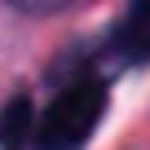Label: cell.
I'll return each instance as SVG.
<instances>
[{"instance_id": "obj_1", "label": "cell", "mask_w": 150, "mask_h": 150, "mask_svg": "<svg viewBox=\"0 0 150 150\" xmlns=\"http://www.w3.org/2000/svg\"><path fill=\"white\" fill-rule=\"evenodd\" d=\"M106 110V84L102 80H75L66 84L49 110L40 115V132H35V150H75L80 141H88V132L97 128Z\"/></svg>"}, {"instance_id": "obj_2", "label": "cell", "mask_w": 150, "mask_h": 150, "mask_svg": "<svg viewBox=\"0 0 150 150\" xmlns=\"http://www.w3.org/2000/svg\"><path fill=\"white\" fill-rule=\"evenodd\" d=\"M115 49L124 62H150V0H128L115 31Z\"/></svg>"}, {"instance_id": "obj_3", "label": "cell", "mask_w": 150, "mask_h": 150, "mask_svg": "<svg viewBox=\"0 0 150 150\" xmlns=\"http://www.w3.org/2000/svg\"><path fill=\"white\" fill-rule=\"evenodd\" d=\"M35 132H40V124H35L31 97H13L0 110V146L5 150H22L27 141H35Z\"/></svg>"}]
</instances>
